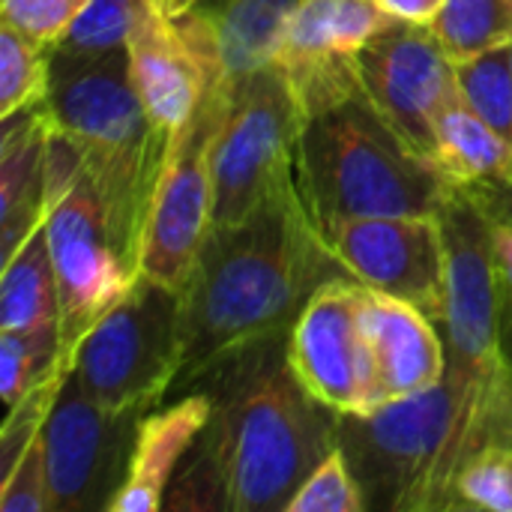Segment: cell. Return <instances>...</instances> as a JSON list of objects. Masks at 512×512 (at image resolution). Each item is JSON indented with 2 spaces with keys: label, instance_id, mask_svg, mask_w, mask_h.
<instances>
[{
  "label": "cell",
  "instance_id": "cell-1",
  "mask_svg": "<svg viewBox=\"0 0 512 512\" xmlns=\"http://www.w3.org/2000/svg\"><path fill=\"white\" fill-rule=\"evenodd\" d=\"M339 264L303 201L297 174L237 225H213L180 291L186 390L222 357L291 330L315 288Z\"/></svg>",
  "mask_w": 512,
  "mask_h": 512
},
{
  "label": "cell",
  "instance_id": "cell-2",
  "mask_svg": "<svg viewBox=\"0 0 512 512\" xmlns=\"http://www.w3.org/2000/svg\"><path fill=\"white\" fill-rule=\"evenodd\" d=\"M288 333L222 357L183 390L213 402L198 447L219 471L228 512H285L297 486L339 447V414L297 378Z\"/></svg>",
  "mask_w": 512,
  "mask_h": 512
},
{
  "label": "cell",
  "instance_id": "cell-3",
  "mask_svg": "<svg viewBox=\"0 0 512 512\" xmlns=\"http://www.w3.org/2000/svg\"><path fill=\"white\" fill-rule=\"evenodd\" d=\"M48 108L81 159L123 261L141 276L147 219L174 135L147 114L129 75V51H51Z\"/></svg>",
  "mask_w": 512,
  "mask_h": 512
},
{
  "label": "cell",
  "instance_id": "cell-4",
  "mask_svg": "<svg viewBox=\"0 0 512 512\" xmlns=\"http://www.w3.org/2000/svg\"><path fill=\"white\" fill-rule=\"evenodd\" d=\"M297 186L315 222L432 216L459 195L381 120L363 93L300 123Z\"/></svg>",
  "mask_w": 512,
  "mask_h": 512
},
{
  "label": "cell",
  "instance_id": "cell-5",
  "mask_svg": "<svg viewBox=\"0 0 512 512\" xmlns=\"http://www.w3.org/2000/svg\"><path fill=\"white\" fill-rule=\"evenodd\" d=\"M183 369L180 294L144 276L75 348L72 378L117 414L144 417Z\"/></svg>",
  "mask_w": 512,
  "mask_h": 512
},
{
  "label": "cell",
  "instance_id": "cell-6",
  "mask_svg": "<svg viewBox=\"0 0 512 512\" xmlns=\"http://www.w3.org/2000/svg\"><path fill=\"white\" fill-rule=\"evenodd\" d=\"M300 108L273 63L231 78L213 141V225H237L297 174Z\"/></svg>",
  "mask_w": 512,
  "mask_h": 512
},
{
  "label": "cell",
  "instance_id": "cell-7",
  "mask_svg": "<svg viewBox=\"0 0 512 512\" xmlns=\"http://www.w3.org/2000/svg\"><path fill=\"white\" fill-rule=\"evenodd\" d=\"M231 102V75H225L189 123L174 132L165 171L159 177L147 234L141 246V276L183 291L195 258L213 228V141Z\"/></svg>",
  "mask_w": 512,
  "mask_h": 512
},
{
  "label": "cell",
  "instance_id": "cell-8",
  "mask_svg": "<svg viewBox=\"0 0 512 512\" xmlns=\"http://www.w3.org/2000/svg\"><path fill=\"white\" fill-rule=\"evenodd\" d=\"M447 429L450 390L444 381L366 414H339V447L366 492L369 510L417 512Z\"/></svg>",
  "mask_w": 512,
  "mask_h": 512
},
{
  "label": "cell",
  "instance_id": "cell-9",
  "mask_svg": "<svg viewBox=\"0 0 512 512\" xmlns=\"http://www.w3.org/2000/svg\"><path fill=\"white\" fill-rule=\"evenodd\" d=\"M318 234L345 276L372 291L393 294L435 324L447 306L444 216H330Z\"/></svg>",
  "mask_w": 512,
  "mask_h": 512
},
{
  "label": "cell",
  "instance_id": "cell-10",
  "mask_svg": "<svg viewBox=\"0 0 512 512\" xmlns=\"http://www.w3.org/2000/svg\"><path fill=\"white\" fill-rule=\"evenodd\" d=\"M357 78L360 93L381 120L432 165L438 123L462 96L456 66L432 27L396 21L369 39L357 51Z\"/></svg>",
  "mask_w": 512,
  "mask_h": 512
},
{
  "label": "cell",
  "instance_id": "cell-11",
  "mask_svg": "<svg viewBox=\"0 0 512 512\" xmlns=\"http://www.w3.org/2000/svg\"><path fill=\"white\" fill-rule=\"evenodd\" d=\"M369 288L333 276L315 288L288 333V360L303 387L336 414L378 408L375 363L366 333Z\"/></svg>",
  "mask_w": 512,
  "mask_h": 512
},
{
  "label": "cell",
  "instance_id": "cell-12",
  "mask_svg": "<svg viewBox=\"0 0 512 512\" xmlns=\"http://www.w3.org/2000/svg\"><path fill=\"white\" fill-rule=\"evenodd\" d=\"M393 24L375 0H303L282 24L267 63L279 69L306 120L360 93L357 51Z\"/></svg>",
  "mask_w": 512,
  "mask_h": 512
},
{
  "label": "cell",
  "instance_id": "cell-13",
  "mask_svg": "<svg viewBox=\"0 0 512 512\" xmlns=\"http://www.w3.org/2000/svg\"><path fill=\"white\" fill-rule=\"evenodd\" d=\"M45 231L63 312L60 354L75 357L81 339L126 297L138 273L123 261L87 177L48 210Z\"/></svg>",
  "mask_w": 512,
  "mask_h": 512
},
{
  "label": "cell",
  "instance_id": "cell-14",
  "mask_svg": "<svg viewBox=\"0 0 512 512\" xmlns=\"http://www.w3.org/2000/svg\"><path fill=\"white\" fill-rule=\"evenodd\" d=\"M129 75L132 84L165 132H180L207 93L228 75L216 18L198 6L171 18L141 3L129 33Z\"/></svg>",
  "mask_w": 512,
  "mask_h": 512
},
{
  "label": "cell",
  "instance_id": "cell-15",
  "mask_svg": "<svg viewBox=\"0 0 512 512\" xmlns=\"http://www.w3.org/2000/svg\"><path fill=\"white\" fill-rule=\"evenodd\" d=\"M138 420L105 408L75 378L66 381L42 429L51 512H108L126 477Z\"/></svg>",
  "mask_w": 512,
  "mask_h": 512
},
{
  "label": "cell",
  "instance_id": "cell-16",
  "mask_svg": "<svg viewBox=\"0 0 512 512\" xmlns=\"http://www.w3.org/2000/svg\"><path fill=\"white\" fill-rule=\"evenodd\" d=\"M366 333L381 405L420 396L444 381L447 348L441 327L417 306L369 288Z\"/></svg>",
  "mask_w": 512,
  "mask_h": 512
},
{
  "label": "cell",
  "instance_id": "cell-17",
  "mask_svg": "<svg viewBox=\"0 0 512 512\" xmlns=\"http://www.w3.org/2000/svg\"><path fill=\"white\" fill-rule=\"evenodd\" d=\"M213 414V402L201 390H189L174 405L144 414L135 426V441L126 477L111 498L108 512H159L165 495L189 450L198 444Z\"/></svg>",
  "mask_w": 512,
  "mask_h": 512
},
{
  "label": "cell",
  "instance_id": "cell-18",
  "mask_svg": "<svg viewBox=\"0 0 512 512\" xmlns=\"http://www.w3.org/2000/svg\"><path fill=\"white\" fill-rule=\"evenodd\" d=\"M54 117L48 102L3 120L0 144V252L3 261L48 219V150Z\"/></svg>",
  "mask_w": 512,
  "mask_h": 512
},
{
  "label": "cell",
  "instance_id": "cell-19",
  "mask_svg": "<svg viewBox=\"0 0 512 512\" xmlns=\"http://www.w3.org/2000/svg\"><path fill=\"white\" fill-rule=\"evenodd\" d=\"M435 171L465 195L512 186V144L501 138L462 96L438 123Z\"/></svg>",
  "mask_w": 512,
  "mask_h": 512
},
{
  "label": "cell",
  "instance_id": "cell-20",
  "mask_svg": "<svg viewBox=\"0 0 512 512\" xmlns=\"http://www.w3.org/2000/svg\"><path fill=\"white\" fill-rule=\"evenodd\" d=\"M63 312L51 261L48 231L39 225L12 258L3 261L0 279V330L45 336L60 342Z\"/></svg>",
  "mask_w": 512,
  "mask_h": 512
},
{
  "label": "cell",
  "instance_id": "cell-21",
  "mask_svg": "<svg viewBox=\"0 0 512 512\" xmlns=\"http://www.w3.org/2000/svg\"><path fill=\"white\" fill-rule=\"evenodd\" d=\"M300 3L303 0H228L213 15L231 78L267 66L282 24Z\"/></svg>",
  "mask_w": 512,
  "mask_h": 512
},
{
  "label": "cell",
  "instance_id": "cell-22",
  "mask_svg": "<svg viewBox=\"0 0 512 512\" xmlns=\"http://www.w3.org/2000/svg\"><path fill=\"white\" fill-rule=\"evenodd\" d=\"M453 63L512 45V0H447L429 24Z\"/></svg>",
  "mask_w": 512,
  "mask_h": 512
},
{
  "label": "cell",
  "instance_id": "cell-23",
  "mask_svg": "<svg viewBox=\"0 0 512 512\" xmlns=\"http://www.w3.org/2000/svg\"><path fill=\"white\" fill-rule=\"evenodd\" d=\"M51 96V48L0 21V117L45 105Z\"/></svg>",
  "mask_w": 512,
  "mask_h": 512
},
{
  "label": "cell",
  "instance_id": "cell-24",
  "mask_svg": "<svg viewBox=\"0 0 512 512\" xmlns=\"http://www.w3.org/2000/svg\"><path fill=\"white\" fill-rule=\"evenodd\" d=\"M456 81L462 90V99L512 144V66L510 51L495 48L483 51L477 57L459 60Z\"/></svg>",
  "mask_w": 512,
  "mask_h": 512
},
{
  "label": "cell",
  "instance_id": "cell-25",
  "mask_svg": "<svg viewBox=\"0 0 512 512\" xmlns=\"http://www.w3.org/2000/svg\"><path fill=\"white\" fill-rule=\"evenodd\" d=\"M141 3L144 0H90L51 51L72 57L126 51Z\"/></svg>",
  "mask_w": 512,
  "mask_h": 512
},
{
  "label": "cell",
  "instance_id": "cell-26",
  "mask_svg": "<svg viewBox=\"0 0 512 512\" xmlns=\"http://www.w3.org/2000/svg\"><path fill=\"white\" fill-rule=\"evenodd\" d=\"M60 360L63 354L57 339L0 330V396L6 411H12L36 384H42Z\"/></svg>",
  "mask_w": 512,
  "mask_h": 512
},
{
  "label": "cell",
  "instance_id": "cell-27",
  "mask_svg": "<svg viewBox=\"0 0 512 512\" xmlns=\"http://www.w3.org/2000/svg\"><path fill=\"white\" fill-rule=\"evenodd\" d=\"M369 501L357 480V474L348 465V456L342 447L330 450L321 465L297 486V492L288 498L285 512H366Z\"/></svg>",
  "mask_w": 512,
  "mask_h": 512
},
{
  "label": "cell",
  "instance_id": "cell-28",
  "mask_svg": "<svg viewBox=\"0 0 512 512\" xmlns=\"http://www.w3.org/2000/svg\"><path fill=\"white\" fill-rule=\"evenodd\" d=\"M456 510L512 512V447H489L456 480Z\"/></svg>",
  "mask_w": 512,
  "mask_h": 512
},
{
  "label": "cell",
  "instance_id": "cell-29",
  "mask_svg": "<svg viewBox=\"0 0 512 512\" xmlns=\"http://www.w3.org/2000/svg\"><path fill=\"white\" fill-rule=\"evenodd\" d=\"M0 512H51V486H48L42 432L21 450L12 468L3 474Z\"/></svg>",
  "mask_w": 512,
  "mask_h": 512
},
{
  "label": "cell",
  "instance_id": "cell-30",
  "mask_svg": "<svg viewBox=\"0 0 512 512\" xmlns=\"http://www.w3.org/2000/svg\"><path fill=\"white\" fill-rule=\"evenodd\" d=\"M90 0H0V21L54 48Z\"/></svg>",
  "mask_w": 512,
  "mask_h": 512
},
{
  "label": "cell",
  "instance_id": "cell-31",
  "mask_svg": "<svg viewBox=\"0 0 512 512\" xmlns=\"http://www.w3.org/2000/svg\"><path fill=\"white\" fill-rule=\"evenodd\" d=\"M375 3L396 21H408V24H432L447 6V0H375Z\"/></svg>",
  "mask_w": 512,
  "mask_h": 512
},
{
  "label": "cell",
  "instance_id": "cell-32",
  "mask_svg": "<svg viewBox=\"0 0 512 512\" xmlns=\"http://www.w3.org/2000/svg\"><path fill=\"white\" fill-rule=\"evenodd\" d=\"M147 3L156 6L159 12L171 15V18H180V15H186V12L195 9V0H147Z\"/></svg>",
  "mask_w": 512,
  "mask_h": 512
},
{
  "label": "cell",
  "instance_id": "cell-33",
  "mask_svg": "<svg viewBox=\"0 0 512 512\" xmlns=\"http://www.w3.org/2000/svg\"><path fill=\"white\" fill-rule=\"evenodd\" d=\"M501 339H504V348L510 351V357H512V330H507V333H501Z\"/></svg>",
  "mask_w": 512,
  "mask_h": 512
},
{
  "label": "cell",
  "instance_id": "cell-34",
  "mask_svg": "<svg viewBox=\"0 0 512 512\" xmlns=\"http://www.w3.org/2000/svg\"><path fill=\"white\" fill-rule=\"evenodd\" d=\"M507 51H510V66H512V45H507Z\"/></svg>",
  "mask_w": 512,
  "mask_h": 512
}]
</instances>
